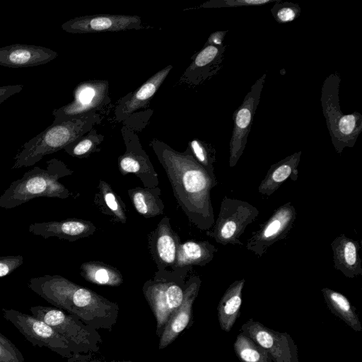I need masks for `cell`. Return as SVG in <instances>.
Wrapping results in <instances>:
<instances>
[{
    "label": "cell",
    "instance_id": "cell-34",
    "mask_svg": "<svg viewBox=\"0 0 362 362\" xmlns=\"http://www.w3.org/2000/svg\"><path fill=\"white\" fill-rule=\"evenodd\" d=\"M24 361V357L20 350L0 332V362Z\"/></svg>",
    "mask_w": 362,
    "mask_h": 362
},
{
    "label": "cell",
    "instance_id": "cell-9",
    "mask_svg": "<svg viewBox=\"0 0 362 362\" xmlns=\"http://www.w3.org/2000/svg\"><path fill=\"white\" fill-rule=\"evenodd\" d=\"M111 102L107 80H89L80 83L74 90V100L69 104L54 109L52 124L78 119L100 110Z\"/></svg>",
    "mask_w": 362,
    "mask_h": 362
},
{
    "label": "cell",
    "instance_id": "cell-28",
    "mask_svg": "<svg viewBox=\"0 0 362 362\" xmlns=\"http://www.w3.org/2000/svg\"><path fill=\"white\" fill-rule=\"evenodd\" d=\"M80 275L94 284L118 286L123 283L122 273L112 265L100 261L83 262L79 268Z\"/></svg>",
    "mask_w": 362,
    "mask_h": 362
},
{
    "label": "cell",
    "instance_id": "cell-15",
    "mask_svg": "<svg viewBox=\"0 0 362 362\" xmlns=\"http://www.w3.org/2000/svg\"><path fill=\"white\" fill-rule=\"evenodd\" d=\"M62 29L72 34L117 32L142 28L138 16L99 14L75 17L64 23Z\"/></svg>",
    "mask_w": 362,
    "mask_h": 362
},
{
    "label": "cell",
    "instance_id": "cell-20",
    "mask_svg": "<svg viewBox=\"0 0 362 362\" xmlns=\"http://www.w3.org/2000/svg\"><path fill=\"white\" fill-rule=\"evenodd\" d=\"M173 66L168 65L155 73L135 91L122 98L115 113L117 121H123L136 110L146 107L160 87Z\"/></svg>",
    "mask_w": 362,
    "mask_h": 362
},
{
    "label": "cell",
    "instance_id": "cell-14",
    "mask_svg": "<svg viewBox=\"0 0 362 362\" xmlns=\"http://www.w3.org/2000/svg\"><path fill=\"white\" fill-rule=\"evenodd\" d=\"M125 152L117 159L118 169L123 175H135L145 187L153 188L159 183L158 174L146 151L142 148L139 136L124 124L121 129Z\"/></svg>",
    "mask_w": 362,
    "mask_h": 362
},
{
    "label": "cell",
    "instance_id": "cell-13",
    "mask_svg": "<svg viewBox=\"0 0 362 362\" xmlns=\"http://www.w3.org/2000/svg\"><path fill=\"white\" fill-rule=\"evenodd\" d=\"M240 331L267 351L273 362H299L297 346L289 334L268 328L252 318Z\"/></svg>",
    "mask_w": 362,
    "mask_h": 362
},
{
    "label": "cell",
    "instance_id": "cell-35",
    "mask_svg": "<svg viewBox=\"0 0 362 362\" xmlns=\"http://www.w3.org/2000/svg\"><path fill=\"white\" fill-rule=\"evenodd\" d=\"M277 0H211L204 3L202 8H235L240 6H262Z\"/></svg>",
    "mask_w": 362,
    "mask_h": 362
},
{
    "label": "cell",
    "instance_id": "cell-2",
    "mask_svg": "<svg viewBox=\"0 0 362 362\" xmlns=\"http://www.w3.org/2000/svg\"><path fill=\"white\" fill-rule=\"evenodd\" d=\"M28 288L55 308L78 317L83 322L103 327L104 320L117 314V304L59 274L31 278Z\"/></svg>",
    "mask_w": 362,
    "mask_h": 362
},
{
    "label": "cell",
    "instance_id": "cell-30",
    "mask_svg": "<svg viewBox=\"0 0 362 362\" xmlns=\"http://www.w3.org/2000/svg\"><path fill=\"white\" fill-rule=\"evenodd\" d=\"M233 349L241 362H273L267 351L241 332L236 337Z\"/></svg>",
    "mask_w": 362,
    "mask_h": 362
},
{
    "label": "cell",
    "instance_id": "cell-38",
    "mask_svg": "<svg viewBox=\"0 0 362 362\" xmlns=\"http://www.w3.org/2000/svg\"><path fill=\"white\" fill-rule=\"evenodd\" d=\"M228 33V30L225 31H216L212 33L209 37L205 45H211L215 46H221L223 44V40Z\"/></svg>",
    "mask_w": 362,
    "mask_h": 362
},
{
    "label": "cell",
    "instance_id": "cell-10",
    "mask_svg": "<svg viewBox=\"0 0 362 362\" xmlns=\"http://www.w3.org/2000/svg\"><path fill=\"white\" fill-rule=\"evenodd\" d=\"M30 310L33 316L47 323L66 339L75 354L89 349L90 345H93V332L76 316L50 306H32Z\"/></svg>",
    "mask_w": 362,
    "mask_h": 362
},
{
    "label": "cell",
    "instance_id": "cell-24",
    "mask_svg": "<svg viewBox=\"0 0 362 362\" xmlns=\"http://www.w3.org/2000/svg\"><path fill=\"white\" fill-rule=\"evenodd\" d=\"M216 251L217 248L208 240H188L181 242L171 269L192 266L204 267L214 259Z\"/></svg>",
    "mask_w": 362,
    "mask_h": 362
},
{
    "label": "cell",
    "instance_id": "cell-7",
    "mask_svg": "<svg viewBox=\"0 0 362 362\" xmlns=\"http://www.w3.org/2000/svg\"><path fill=\"white\" fill-rule=\"evenodd\" d=\"M259 214V210L250 203L225 196L221 201L218 217L206 234L223 245L243 246V243L239 238Z\"/></svg>",
    "mask_w": 362,
    "mask_h": 362
},
{
    "label": "cell",
    "instance_id": "cell-26",
    "mask_svg": "<svg viewBox=\"0 0 362 362\" xmlns=\"http://www.w3.org/2000/svg\"><path fill=\"white\" fill-rule=\"evenodd\" d=\"M127 194L136 211L144 217L153 218L163 214L165 206L158 187H136L128 189Z\"/></svg>",
    "mask_w": 362,
    "mask_h": 362
},
{
    "label": "cell",
    "instance_id": "cell-27",
    "mask_svg": "<svg viewBox=\"0 0 362 362\" xmlns=\"http://www.w3.org/2000/svg\"><path fill=\"white\" fill-rule=\"evenodd\" d=\"M94 203L101 213L110 216L113 221L124 224L127 223V208L124 203L112 187L103 180L99 181Z\"/></svg>",
    "mask_w": 362,
    "mask_h": 362
},
{
    "label": "cell",
    "instance_id": "cell-5",
    "mask_svg": "<svg viewBox=\"0 0 362 362\" xmlns=\"http://www.w3.org/2000/svg\"><path fill=\"white\" fill-rule=\"evenodd\" d=\"M341 78L337 72L325 79L321 90L322 114L332 143L337 153L354 146L362 132V115L358 112L343 114L339 105Z\"/></svg>",
    "mask_w": 362,
    "mask_h": 362
},
{
    "label": "cell",
    "instance_id": "cell-19",
    "mask_svg": "<svg viewBox=\"0 0 362 362\" xmlns=\"http://www.w3.org/2000/svg\"><path fill=\"white\" fill-rule=\"evenodd\" d=\"M201 283L200 277L197 275L191 276L187 280L183 301L162 332L159 342L160 349L172 343L189 324L192 305L198 295Z\"/></svg>",
    "mask_w": 362,
    "mask_h": 362
},
{
    "label": "cell",
    "instance_id": "cell-17",
    "mask_svg": "<svg viewBox=\"0 0 362 362\" xmlns=\"http://www.w3.org/2000/svg\"><path fill=\"white\" fill-rule=\"evenodd\" d=\"M96 226L90 221L70 218L62 221L34 223L28 226V231L45 239L57 237L70 242L89 237L96 230Z\"/></svg>",
    "mask_w": 362,
    "mask_h": 362
},
{
    "label": "cell",
    "instance_id": "cell-31",
    "mask_svg": "<svg viewBox=\"0 0 362 362\" xmlns=\"http://www.w3.org/2000/svg\"><path fill=\"white\" fill-rule=\"evenodd\" d=\"M105 136L98 134L95 129H92L86 134L68 144L64 148L69 156L85 158L92 153L100 151L99 146L103 141Z\"/></svg>",
    "mask_w": 362,
    "mask_h": 362
},
{
    "label": "cell",
    "instance_id": "cell-22",
    "mask_svg": "<svg viewBox=\"0 0 362 362\" xmlns=\"http://www.w3.org/2000/svg\"><path fill=\"white\" fill-rule=\"evenodd\" d=\"M334 269L348 278L362 275V260L359 255L358 241L344 234L336 237L331 243Z\"/></svg>",
    "mask_w": 362,
    "mask_h": 362
},
{
    "label": "cell",
    "instance_id": "cell-16",
    "mask_svg": "<svg viewBox=\"0 0 362 362\" xmlns=\"http://www.w3.org/2000/svg\"><path fill=\"white\" fill-rule=\"evenodd\" d=\"M181 240L164 216L148 235V245L157 271L171 269L174 265Z\"/></svg>",
    "mask_w": 362,
    "mask_h": 362
},
{
    "label": "cell",
    "instance_id": "cell-32",
    "mask_svg": "<svg viewBox=\"0 0 362 362\" xmlns=\"http://www.w3.org/2000/svg\"><path fill=\"white\" fill-rule=\"evenodd\" d=\"M187 148L197 163L211 176L216 177L214 167V163L216 161V151L214 148L207 143L198 139H194L189 141Z\"/></svg>",
    "mask_w": 362,
    "mask_h": 362
},
{
    "label": "cell",
    "instance_id": "cell-11",
    "mask_svg": "<svg viewBox=\"0 0 362 362\" xmlns=\"http://www.w3.org/2000/svg\"><path fill=\"white\" fill-rule=\"evenodd\" d=\"M266 76V74H263L255 82L241 105L233 113V128L229 144L230 168L237 164L245 148L255 112L260 101Z\"/></svg>",
    "mask_w": 362,
    "mask_h": 362
},
{
    "label": "cell",
    "instance_id": "cell-18",
    "mask_svg": "<svg viewBox=\"0 0 362 362\" xmlns=\"http://www.w3.org/2000/svg\"><path fill=\"white\" fill-rule=\"evenodd\" d=\"M57 52L42 46L14 44L0 48V66L25 68L47 64L55 58Z\"/></svg>",
    "mask_w": 362,
    "mask_h": 362
},
{
    "label": "cell",
    "instance_id": "cell-8",
    "mask_svg": "<svg viewBox=\"0 0 362 362\" xmlns=\"http://www.w3.org/2000/svg\"><path fill=\"white\" fill-rule=\"evenodd\" d=\"M3 317L20 332L33 346L47 347L63 357L75 354L70 343L49 325L33 315L13 309H2Z\"/></svg>",
    "mask_w": 362,
    "mask_h": 362
},
{
    "label": "cell",
    "instance_id": "cell-1",
    "mask_svg": "<svg viewBox=\"0 0 362 362\" xmlns=\"http://www.w3.org/2000/svg\"><path fill=\"white\" fill-rule=\"evenodd\" d=\"M149 146L165 170L177 202L189 222L199 230H210L215 222L211 191L217 185L216 177L197 163L188 148L179 152L157 139H153Z\"/></svg>",
    "mask_w": 362,
    "mask_h": 362
},
{
    "label": "cell",
    "instance_id": "cell-25",
    "mask_svg": "<svg viewBox=\"0 0 362 362\" xmlns=\"http://www.w3.org/2000/svg\"><path fill=\"white\" fill-rule=\"evenodd\" d=\"M245 279L233 281L221 297L218 307V319L221 329L230 332L240 316L243 290Z\"/></svg>",
    "mask_w": 362,
    "mask_h": 362
},
{
    "label": "cell",
    "instance_id": "cell-29",
    "mask_svg": "<svg viewBox=\"0 0 362 362\" xmlns=\"http://www.w3.org/2000/svg\"><path fill=\"white\" fill-rule=\"evenodd\" d=\"M321 291L327 308L333 314L342 320L354 330L356 332L362 330L356 309L345 296L329 288H324Z\"/></svg>",
    "mask_w": 362,
    "mask_h": 362
},
{
    "label": "cell",
    "instance_id": "cell-21",
    "mask_svg": "<svg viewBox=\"0 0 362 362\" xmlns=\"http://www.w3.org/2000/svg\"><path fill=\"white\" fill-rule=\"evenodd\" d=\"M226 46L204 45V47L192 57L191 64L185 70L182 78L198 85L216 74L221 69Z\"/></svg>",
    "mask_w": 362,
    "mask_h": 362
},
{
    "label": "cell",
    "instance_id": "cell-6",
    "mask_svg": "<svg viewBox=\"0 0 362 362\" xmlns=\"http://www.w3.org/2000/svg\"><path fill=\"white\" fill-rule=\"evenodd\" d=\"M192 267L156 271L153 278L143 286L144 295L157 322L163 329L180 307L184 298L185 278Z\"/></svg>",
    "mask_w": 362,
    "mask_h": 362
},
{
    "label": "cell",
    "instance_id": "cell-3",
    "mask_svg": "<svg viewBox=\"0 0 362 362\" xmlns=\"http://www.w3.org/2000/svg\"><path fill=\"white\" fill-rule=\"evenodd\" d=\"M72 174L62 160L52 158L45 168L35 166L12 182L0 197V208L13 209L37 197L67 199L72 193L59 180Z\"/></svg>",
    "mask_w": 362,
    "mask_h": 362
},
{
    "label": "cell",
    "instance_id": "cell-4",
    "mask_svg": "<svg viewBox=\"0 0 362 362\" xmlns=\"http://www.w3.org/2000/svg\"><path fill=\"white\" fill-rule=\"evenodd\" d=\"M98 113L51 124L44 131L25 142L13 158L11 169L32 166L45 156L64 149L70 143L88 133L101 122Z\"/></svg>",
    "mask_w": 362,
    "mask_h": 362
},
{
    "label": "cell",
    "instance_id": "cell-36",
    "mask_svg": "<svg viewBox=\"0 0 362 362\" xmlns=\"http://www.w3.org/2000/svg\"><path fill=\"white\" fill-rule=\"evenodd\" d=\"M23 263L22 255H8L0 257V278L6 276Z\"/></svg>",
    "mask_w": 362,
    "mask_h": 362
},
{
    "label": "cell",
    "instance_id": "cell-23",
    "mask_svg": "<svg viewBox=\"0 0 362 362\" xmlns=\"http://www.w3.org/2000/svg\"><path fill=\"white\" fill-rule=\"evenodd\" d=\"M301 154V151L296 152L272 165L259 183L258 192L269 197L288 178L293 181L297 180Z\"/></svg>",
    "mask_w": 362,
    "mask_h": 362
},
{
    "label": "cell",
    "instance_id": "cell-33",
    "mask_svg": "<svg viewBox=\"0 0 362 362\" xmlns=\"http://www.w3.org/2000/svg\"><path fill=\"white\" fill-rule=\"evenodd\" d=\"M271 12L277 23H287L299 17L301 8L297 4L277 0L271 8Z\"/></svg>",
    "mask_w": 362,
    "mask_h": 362
},
{
    "label": "cell",
    "instance_id": "cell-12",
    "mask_svg": "<svg viewBox=\"0 0 362 362\" xmlns=\"http://www.w3.org/2000/svg\"><path fill=\"white\" fill-rule=\"evenodd\" d=\"M296 210L288 202L275 209L272 216L247 240L246 247L261 257L275 243L287 237L294 226Z\"/></svg>",
    "mask_w": 362,
    "mask_h": 362
},
{
    "label": "cell",
    "instance_id": "cell-37",
    "mask_svg": "<svg viewBox=\"0 0 362 362\" xmlns=\"http://www.w3.org/2000/svg\"><path fill=\"white\" fill-rule=\"evenodd\" d=\"M23 86L21 84L0 86V105L11 96L21 92Z\"/></svg>",
    "mask_w": 362,
    "mask_h": 362
}]
</instances>
